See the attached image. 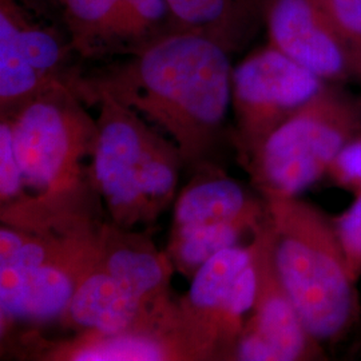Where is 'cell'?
Instances as JSON below:
<instances>
[{"instance_id":"obj_1","label":"cell","mask_w":361,"mask_h":361,"mask_svg":"<svg viewBox=\"0 0 361 361\" xmlns=\"http://www.w3.org/2000/svg\"><path fill=\"white\" fill-rule=\"evenodd\" d=\"M122 56L79 74L80 99L107 95L168 133L183 159L200 158L232 107V54L204 35L176 31Z\"/></svg>"},{"instance_id":"obj_2","label":"cell","mask_w":361,"mask_h":361,"mask_svg":"<svg viewBox=\"0 0 361 361\" xmlns=\"http://www.w3.org/2000/svg\"><path fill=\"white\" fill-rule=\"evenodd\" d=\"M271 258L297 312L320 344L356 325L360 300L334 219L293 198H267Z\"/></svg>"},{"instance_id":"obj_3","label":"cell","mask_w":361,"mask_h":361,"mask_svg":"<svg viewBox=\"0 0 361 361\" xmlns=\"http://www.w3.org/2000/svg\"><path fill=\"white\" fill-rule=\"evenodd\" d=\"M361 130V95L326 85L286 119L246 161L265 198H293L326 177L338 153Z\"/></svg>"},{"instance_id":"obj_4","label":"cell","mask_w":361,"mask_h":361,"mask_svg":"<svg viewBox=\"0 0 361 361\" xmlns=\"http://www.w3.org/2000/svg\"><path fill=\"white\" fill-rule=\"evenodd\" d=\"M7 116L25 188L44 195L65 193L77 182L82 161L95 153L98 123L75 90L55 85Z\"/></svg>"},{"instance_id":"obj_5","label":"cell","mask_w":361,"mask_h":361,"mask_svg":"<svg viewBox=\"0 0 361 361\" xmlns=\"http://www.w3.org/2000/svg\"><path fill=\"white\" fill-rule=\"evenodd\" d=\"M20 0H0V107L11 113L55 85L74 89L80 71L66 27L39 22ZM79 56V55H78Z\"/></svg>"},{"instance_id":"obj_6","label":"cell","mask_w":361,"mask_h":361,"mask_svg":"<svg viewBox=\"0 0 361 361\" xmlns=\"http://www.w3.org/2000/svg\"><path fill=\"white\" fill-rule=\"evenodd\" d=\"M329 85L271 43L233 67L235 142L250 158L274 130Z\"/></svg>"},{"instance_id":"obj_7","label":"cell","mask_w":361,"mask_h":361,"mask_svg":"<svg viewBox=\"0 0 361 361\" xmlns=\"http://www.w3.org/2000/svg\"><path fill=\"white\" fill-rule=\"evenodd\" d=\"M98 138L92 157L94 178L119 226L146 221L140 182L166 142L142 116L107 95H99Z\"/></svg>"},{"instance_id":"obj_8","label":"cell","mask_w":361,"mask_h":361,"mask_svg":"<svg viewBox=\"0 0 361 361\" xmlns=\"http://www.w3.org/2000/svg\"><path fill=\"white\" fill-rule=\"evenodd\" d=\"M257 296L252 316L234 344L243 361H298L325 359L320 343L310 335L285 290L271 258L267 224L255 233Z\"/></svg>"},{"instance_id":"obj_9","label":"cell","mask_w":361,"mask_h":361,"mask_svg":"<svg viewBox=\"0 0 361 361\" xmlns=\"http://www.w3.org/2000/svg\"><path fill=\"white\" fill-rule=\"evenodd\" d=\"M265 30L268 43L325 83H361L345 39L316 0H271Z\"/></svg>"},{"instance_id":"obj_10","label":"cell","mask_w":361,"mask_h":361,"mask_svg":"<svg viewBox=\"0 0 361 361\" xmlns=\"http://www.w3.org/2000/svg\"><path fill=\"white\" fill-rule=\"evenodd\" d=\"M177 31L204 35L226 51H243L265 28L271 0H168Z\"/></svg>"},{"instance_id":"obj_11","label":"cell","mask_w":361,"mask_h":361,"mask_svg":"<svg viewBox=\"0 0 361 361\" xmlns=\"http://www.w3.org/2000/svg\"><path fill=\"white\" fill-rule=\"evenodd\" d=\"M74 265L55 259L52 255L43 265L30 271L13 293L0 298L1 322L46 323L59 317L83 279Z\"/></svg>"},{"instance_id":"obj_12","label":"cell","mask_w":361,"mask_h":361,"mask_svg":"<svg viewBox=\"0 0 361 361\" xmlns=\"http://www.w3.org/2000/svg\"><path fill=\"white\" fill-rule=\"evenodd\" d=\"M67 313L79 326L113 336L131 332L133 325L146 313V307L102 267L83 276Z\"/></svg>"},{"instance_id":"obj_13","label":"cell","mask_w":361,"mask_h":361,"mask_svg":"<svg viewBox=\"0 0 361 361\" xmlns=\"http://www.w3.org/2000/svg\"><path fill=\"white\" fill-rule=\"evenodd\" d=\"M259 217L262 209L237 180L213 176L180 194L174 212V231L231 222L259 224Z\"/></svg>"},{"instance_id":"obj_14","label":"cell","mask_w":361,"mask_h":361,"mask_svg":"<svg viewBox=\"0 0 361 361\" xmlns=\"http://www.w3.org/2000/svg\"><path fill=\"white\" fill-rule=\"evenodd\" d=\"M255 259V243L221 250L193 274L186 298V312L194 322L210 319L213 340H217V325L224 304L235 279Z\"/></svg>"},{"instance_id":"obj_15","label":"cell","mask_w":361,"mask_h":361,"mask_svg":"<svg viewBox=\"0 0 361 361\" xmlns=\"http://www.w3.org/2000/svg\"><path fill=\"white\" fill-rule=\"evenodd\" d=\"M104 269L145 307L155 302L166 289V259L137 238H116L104 249Z\"/></svg>"},{"instance_id":"obj_16","label":"cell","mask_w":361,"mask_h":361,"mask_svg":"<svg viewBox=\"0 0 361 361\" xmlns=\"http://www.w3.org/2000/svg\"><path fill=\"white\" fill-rule=\"evenodd\" d=\"M168 0H118L102 55H128L176 32Z\"/></svg>"},{"instance_id":"obj_17","label":"cell","mask_w":361,"mask_h":361,"mask_svg":"<svg viewBox=\"0 0 361 361\" xmlns=\"http://www.w3.org/2000/svg\"><path fill=\"white\" fill-rule=\"evenodd\" d=\"M259 224L231 222L173 231L170 252L180 269L194 274L221 250L238 245L246 231H257Z\"/></svg>"},{"instance_id":"obj_18","label":"cell","mask_w":361,"mask_h":361,"mask_svg":"<svg viewBox=\"0 0 361 361\" xmlns=\"http://www.w3.org/2000/svg\"><path fill=\"white\" fill-rule=\"evenodd\" d=\"M118 0H59L61 19L80 58H101Z\"/></svg>"},{"instance_id":"obj_19","label":"cell","mask_w":361,"mask_h":361,"mask_svg":"<svg viewBox=\"0 0 361 361\" xmlns=\"http://www.w3.org/2000/svg\"><path fill=\"white\" fill-rule=\"evenodd\" d=\"M74 349L68 359L77 361H157L169 357L159 340L147 335L125 332L102 336Z\"/></svg>"},{"instance_id":"obj_20","label":"cell","mask_w":361,"mask_h":361,"mask_svg":"<svg viewBox=\"0 0 361 361\" xmlns=\"http://www.w3.org/2000/svg\"><path fill=\"white\" fill-rule=\"evenodd\" d=\"M353 54L361 79V0H316Z\"/></svg>"},{"instance_id":"obj_21","label":"cell","mask_w":361,"mask_h":361,"mask_svg":"<svg viewBox=\"0 0 361 361\" xmlns=\"http://www.w3.org/2000/svg\"><path fill=\"white\" fill-rule=\"evenodd\" d=\"M23 176L13 147V129L7 116L0 123V195L1 204L23 193Z\"/></svg>"},{"instance_id":"obj_22","label":"cell","mask_w":361,"mask_h":361,"mask_svg":"<svg viewBox=\"0 0 361 361\" xmlns=\"http://www.w3.org/2000/svg\"><path fill=\"white\" fill-rule=\"evenodd\" d=\"M334 224L350 271L359 280L361 277V193L355 194V201L334 219Z\"/></svg>"},{"instance_id":"obj_23","label":"cell","mask_w":361,"mask_h":361,"mask_svg":"<svg viewBox=\"0 0 361 361\" xmlns=\"http://www.w3.org/2000/svg\"><path fill=\"white\" fill-rule=\"evenodd\" d=\"M326 177L337 188L353 194L361 193V130L338 153Z\"/></svg>"},{"instance_id":"obj_24","label":"cell","mask_w":361,"mask_h":361,"mask_svg":"<svg viewBox=\"0 0 361 361\" xmlns=\"http://www.w3.org/2000/svg\"><path fill=\"white\" fill-rule=\"evenodd\" d=\"M26 237L16 229L3 226L0 231V264L8 261L25 244Z\"/></svg>"},{"instance_id":"obj_25","label":"cell","mask_w":361,"mask_h":361,"mask_svg":"<svg viewBox=\"0 0 361 361\" xmlns=\"http://www.w3.org/2000/svg\"><path fill=\"white\" fill-rule=\"evenodd\" d=\"M28 7L37 10V11H55L61 15V8H59V0H20Z\"/></svg>"}]
</instances>
